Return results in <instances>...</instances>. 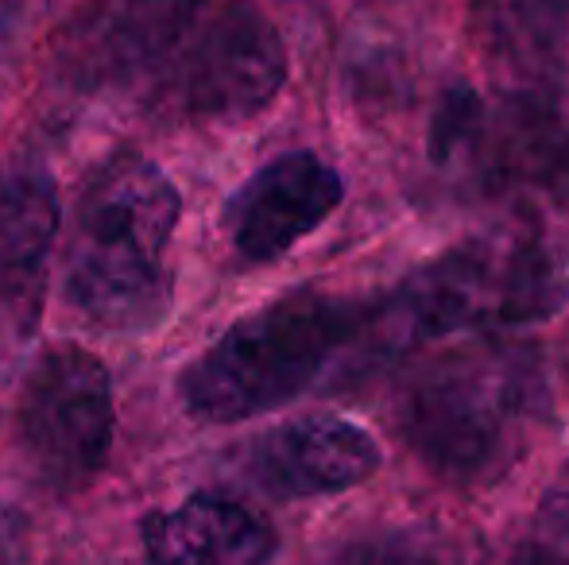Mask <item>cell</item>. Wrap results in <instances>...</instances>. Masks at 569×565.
<instances>
[{
    "mask_svg": "<svg viewBox=\"0 0 569 565\" xmlns=\"http://www.w3.org/2000/svg\"><path fill=\"white\" fill-rule=\"evenodd\" d=\"M179 186L140 151H117L86 179L70 213L62 291L86 322L109 333H151L174 302L171 241Z\"/></svg>",
    "mask_w": 569,
    "mask_h": 565,
    "instance_id": "obj_1",
    "label": "cell"
},
{
    "mask_svg": "<svg viewBox=\"0 0 569 565\" xmlns=\"http://www.w3.org/2000/svg\"><path fill=\"white\" fill-rule=\"evenodd\" d=\"M569 302V241L539 229H492L446 249L372 302L368 341L391 353L442 337H500L550 322Z\"/></svg>",
    "mask_w": 569,
    "mask_h": 565,
    "instance_id": "obj_2",
    "label": "cell"
},
{
    "mask_svg": "<svg viewBox=\"0 0 569 565\" xmlns=\"http://www.w3.org/2000/svg\"><path fill=\"white\" fill-rule=\"evenodd\" d=\"M372 302L295 291L232 322L182 369L179 400L198 423H244L307 395L330 364L368 341Z\"/></svg>",
    "mask_w": 569,
    "mask_h": 565,
    "instance_id": "obj_3",
    "label": "cell"
},
{
    "mask_svg": "<svg viewBox=\"0 0 569 565\" xmlns=\"http://www.w3.org/2000/svg\"><path fill=\"white\" fill-rule=\"evenodd\" d=\"M542 407L539 356L527 345H477L435 361L403 395L411 450L450 481L488 476L523 442Z\"/></svg>",
    "mask_w": 569,
    "mask_h": 565,
    "instance_id": "obj_4",
    "label": "cell"
},
{
    "mask_svg": "<svg viewBox=\"0 0 569 565\" xmlns=\"http://www.w3.org/2000/svg\"><path fill=\"white\" fill-rule=\"evenodd\" d=\"M113 380L82 345H54L28 364L16 400V445L43 488L70 496L113 450Z\"/></svg>",
    "mask_w": 569,
    "mask_h": 565,
    "instance_id": "obj_5",
    "label": "cell"
},
{
    "mask_svg": "<svg viewBox=\"0 0 569 565\" xmlns=\"http://www.w3.org/2000/svg\"><path fill=\"white\" fill-rule=\"evenodd\" d=\"M283 82L287 47L279 28L252 0H229L182 39L163 67L159 98L182 121L244 124L279 98Z\"/></svg>",
    "mask_w": 569,
    "mask_h": 565,
    "instance_id": "obj_6",
    "label": "cell"
},
{
    "mask_svg": "<svg viewBox=\"0 0 569 565\" xmlns=\"http://www.w3.org/2000/svg\"><path fill=\"white\" fill-rule=\"evenodd\" d=\"M430 151L453 174L485 190H562L569 186V117L547 101H492L450 93L435 121Z\"/></svg>",
    "mask_w": 569,
    "mask_h": 565,
    "instance_id": "obj_7",
    "label": "cell"
},
{
    "mask_svg": "<svg viewBox=\"0 0 569 565\" xmlns=\"http://www.w3.org/2000/svg\"><path fill=\"white\" fill-rule=\"evenodd\" d=\"M210 0H74L59 36V70L101 93L151 78L198 28Z\"/></svg>",
    "mask_w": 569,
    "mask_h": 565,
    "instance_id": "obj_8",
    "label": "cell"
},
{
    "mask_svg": "<svg viewBox=\"0 0 569 565\" xmlns=\"http://www.w3.org/2000/svg\"><path fill=\"white\" fill-rule=\"evenodd\" d=\"M62 229L54 174L39 159L0 171V376L28 356L43 322L51 252Z\"/></svg>",
    "mask_w": 569,
    "mask_h": 565,
    "instance_id": "obj_9",
    "label": "cell"
},
{
    "mask_svg": "<svg viewBox=\"0 0 569 565\" xmlns=\"http://www.w3.org/2000/svg\"><path fill=\"white\" fill-rule=\"evenodd\" d=\"M345 179L315 151H283L248 174L226 202L232 249L248 264H271L338 213Z\"/></svg>",
    "mask_w": 569,
    "mask_h": 565,
    "instance_id": "obj_10",
    "label": "cell"
},
{
    "mask_svg": "<svg viewBox=\"0 0 569 565\" xmlns=\"http://www.w3.org/2000/svg\"><path fill=\"white\" fill-rule=\"evenodd\" d=\"M244 468L276 500L338 496L380 468V445L365 426L330 411L287 418L248 442Z\"/></svg>",
    "mask_w": 569,
    "mask_h": 565,
    "instance_id": "obj_11",
    "label": "cell"
},
{
    "mask_svg": "<svg viewBox=\"0 0 569 565\" xmlns=\"http://www.w3.org/2000/svg\"><path fill=\"white\" fill-rule=\"evenodd\" d=\"M143 551L151 565H271L276 531L240 500L198 492L143 519Z\"/></svg>",
    "mask_w": 569,
    "mask_h": 565,
    "instance_id": "obj_12",
    "label": "cell"
},
{
    "mask_svg": "<svg viewBox=\"0 0 569 565\" xmlns=\"http://www.w3.org/2000/svg\"><path fill=\"white\" fill-rule=\"evenodd\" d=\"M333 565H453V554L438 535L422 527L383 531L368 535L360 543L345 546Z\"/></svg>",
    "mask_w": 569,
    "mask_h": 565,
    "instance_id": "obj_13",
    "label": "cell"
},
{
    "mask_svg": "<svg viewBox=\"0 0 569 565\" xmlns=\"http://www.w3.org/2000/svg\"><path fill=\"white\" fill-rule=\"evenodd\" d=\"M511 565H569V461L550 481L531 535L523 538Z\"/></svg>",
    "mask_w": 569,
    "mask_h": 565,
    "instance_id": "obj_14",
    "label": "cell"
},
{
    "mask_svg": "<svg viewBox=\"0 0 569 565\" xmlns=\"http://www.w3.org/2000/svg\"><path fill=\"white\" fill-rule=\"evenodd\" d=\"M0 565H28V523L12 507H0Z\"/></svg>",
    "mask_w": 569,
    "mask_h": 565,
    "instance_id": "obj_15",
    "label": "cell"
},
{
    "mask_svg": "<svg viewBox=\"0 0 569 565\" xmlns=\"http://www.w3.org/2000/svg\"><path fill=\"white\" fill-rule=\"evenodd\" d=\"M20 4V0H0V39H4V31L12 28V8Z\"/></svg>",
    "mask_w": 569,
    "mask_h": 565,
    "instance_id": "obj_16",
    "label": "cell"
}]
</instances>
